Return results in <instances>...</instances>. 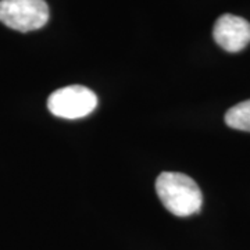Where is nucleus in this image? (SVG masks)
<instances>
[{
	"label": "nucleus",
	"mask_w": 250,
	"mask_h": 250,
	"mask_svg": "<svg viewBox=\"0 0 250 250\" xmlns=\"http://www.w3.org/2000/svg\"><path fill=\"white\" fill-rule=\"evenodd\" d=\"M156 192L163 206L178 217H188L202 208L203 196L197 184L182 172H161Z\"/></svg>",
	"instance_id": "obj_1"
},
{
	"label": "nucleus",
	"mask_w": 250,
	"mask_h": 250,
	"mask_svg": "<svg viewBox=\"0 0 250 250\" xmlns=\"http://www.w3.org/2000/svg\"><path fill=\"white\" fill-rule=\"evenodd\" d=\"M49 7L45 0H0V22L18 32L45 27Z\"/></svg>",
	"instance_id": "obj_2"
},
{
	"label": "nucleus",
	"mask_w": 250,
	"mask_h": 250,
	"mask_svg": "<svg viewBox=\"0 0 250 250\" xmlns=\"http://www.w3.org/2000/svg\"><path fill=\"white\" fill-rule=\"evenodd\" d=\"M98 107V96L88 88L71 85L54 90L47 99V108L56 117L78 120Z\"/></svg>",
	"instance_id": "obj_3"
},
{
	"label": "nucleus",
	"mask_w": 250,
	"mask_h": 250,
	"mask_svg": "<svg viewBox=\"0 0 250 250\" xmlns=\"http://www.w3.org/2000/svg\"><path fill=\"white\" fill-rule=\"evenodd\" d=\"M213 36L224 50L238 53L250 43V22L233 14H223L215 21Z\"/></svg>",
	"instance_id": "obj_4"
},
{
	"label": "nucleus",
	"mask_w": 250,
	"mask_h": 250,
	"mask_svg": "<svg viewBox=\"0 0 250 250\" xmlns=\"http://www.w3.org/2000/svg\"><path fill=\"white\" fill-rule=\"evenodd\" d=\"M225 123L233 129L250 132V100L229 108L225 114Z\"/></svg>",
	"instance_id": "obj_5"
}]
</instances>
